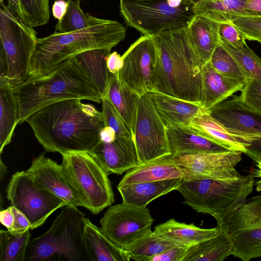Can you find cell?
I'll return each mask as SVG.
<instances>
[{"instance_id":"cell-1","label":"cell","mask_w":261,"mask_h":261,"mask_svg":"<svg viewBox=\"0 0 261 261\" xmlns=\"http://www.w3.org/2000/svg\"><path fill=\"white\" fill-rule=\"evenodd\" d=\"M81 99L56 102L28 117L39 143L47 152H85L90 153L100 141L105 127L102 112Z\"/></svg>"},{"instance_id":"cell-2","label":"cell","mask_w":261,"mask_h":261,"mask_svg":"<svg viewBox=\"0 0 261 261\" xmlns=\"http://www.w3.org/2000/svg\"><path fill=\"white\" fill-rule=\"evenodd\" d=\"M152 37L156 61L152 90L200 103L203 65L190 44L187 27L162 32Z\"/></svg>"},{"instance_id":"cell-3","label":"cell","mask_w":261,"mask_h":261,"mask_svg":"<svg viewBox=\"0 0 261 261\" xmlns=\"http://www.w3.org/2000/svg\"><path fill=\"white\" fill-rule=\"evenodd\" d=\"M13 89L19 103L20 123L38 110L60 101L81 99L100 103L102 100L75 56L47 74L27 78Z\"/></svg>"},{"instance_id":"cell-4","label":"cell","mask_w":261,"mask_h":261,"mask_svg":"<svg viewBox=\"0 0 261 261\" xmlns=\"http://www.w3.org/2000/svg\"><path fill=\"white\" fill-rule=\"evenodd\" d=\"M126 28L115 20L67 33L54 32L38 38L27 78L45 75L61 63L72 57L97 48L112 49L123 41Z\"/></svg>"},{"instance_id":"cell-5","label":"cell","mask_w":261,"mask_h":261,"mask_svg":"<svg viewBox=\"0 0 261 261\" xmlns=\"http://www.w3.org/2000/svg\"><path fill=\"white\" fill-rule=\"evenodd\" d=\"M86 219L77 207L63 206L48 230L30 239L25 260H88L83 243Z\"/></svg>"},{"instance_id":"cell-6","label":"cell","mask_w":261,"mask_h":261,"mask_svg":"<svg viewBox=\"0 0 261 261\" xmlns=\"http://www.w3.org/2000/svg\"><path fill=\"white\" fill-rule=\"evenodd\" d=\"M251 176L234 179H182L177 188L186 204L199 213L208 214L218 222L246 202L253 190Z\"/></svg>"},{"instance_id":"cell-7","label":"cell","mask_w":261,"mask_h":261,"mask_svg":"<svg viewBox=\"0 0 261 261\" xmlns=\"http://www.w3.org/2000/svg\"><path fill=\"white\" fill-rule=\"evenodd\" d=\"M0 39V76H5L12 87L19 85L28 76L38 40L36 32L1 4Z\"/></svg>"},{"instance_id":"cell-8","label":"cell","mask_w":261,"mask_h":261,"mask_svg":"<svg viewBox=\"0 0 261 261\" xmlns=\"http://www.w3.org/2000/svg\"><path fill=\"white\" fill-rule=\"evenodd\" d=\"M68 180L76 191L83 207L96 215L114 203L108 175L88 152L62 155L61 164Z\"/></svg>"},{"instance_id":"cell-9","label":"cell","mask_w":261,"mask_h":261,"mask_svg":"<svg viewBox=\"0 0 261 261\" xmlns=\"http://www.w3.org/2000/svg\"><path fill=\"white\" fill-rule=\"evenodd\" d=\"M195 2L184 1L172 7L167 0L129 2L120 0V12L126 24L144 35L187 27L195 14Z\"/></svg>"},{"instance_id":"cell-10","label":"cell","mask_w":261,"mask_h":261,"mask_svg":"<svg viewBox=\"0 0 261 261\" xmlns=\"http://www.w3.org/2000/svg\"><path fill=\"white\" fill-rule=\"evenodd\" d=\"M6 193L11 205L28 218L31 230L42 225L52 213L67 205L51 192L38 186L26 171L12 176Z\"/></svg>"},{"instance_id":"cell-11","label":"cell","mask_w":261,"mask_h":261,"mask_svg":"<svg viewBox=\"0 0 261 261\" xmlns=\"http://www.w3.org/2000/svg\"><path fill=\"white\" fill-rule=\"evenodd\" d=\"M134 141L140 165L171 155L167 126L147 93L140 98Z\"/></svg>"},{"instance_id":"cell-12","label":"cell","mask_w":261,"mask_h":261,"mask_svg":"<svg viewBox=\"0 0 261 261\" xmlns=\"http://www.w3.org/2000/svg\"><path fill=\"white\" fill-rule=\"evenodd\" d=\"M211 116L250 145L246 154L256 163L261 161V114L241 100L239 96L219 103L207 110Z\"/></svg>"},{"instance_id":"cell-13","label":"cell","mask_w":261,"mask_h":261,"mask_svg":"<svg viewBox=\"0 0 261 261\" xmlns=\"http://www.w3.org/2000/svg\"><path fill=\"white\" fill-rule=\"evenodd\" d=\"M149 210L122 202L111 205L100 220L101 232L121 249L150 231Z\"/></svg>"},{"instance_id":"cell-14","label":"cell","mask_w":261,"mask_h":261,"mask_svg":"<svg viewBox=\"0 0 261 261\" xmlns=\"http://www.w3.org/2000/svg\"><path fill=\"white\" fill-rule=\"evenodd\" d=\"M123 65L117 77L140 96L152 90V80L156 61L152 36L143 35L122 55Z\"/></svg>"},{"instance_id":"cell-15","label":"cell","mask_w":261,"mask_h":261,"mask_svg":"<svg viewBox=\"0 0 261 261\" xmlns=\"http://www.w3.org/2000/svg\"><path fill=\"white\" fill-rule=\"evenodd\" d=\"M242 152L229 150L173 156L175 163L182 170L184 179H234L242 176L235 169L242 159Z\"/></svg>"},{"instance_id":"cell-16","label":"cell","mask_w":261,"mask_h":261,"mask_svg":"<svg viewBox=\"0 0 261 261\" xmlns=\"http://www.w3.org/2000/svg\"><path fill=\"white\" fill-rule=\"evenodd\" d=\"M26 172L38 186L51 192L67 205L83 207V202L66 176L61 165L46 157L44 153L32 161Z\"/></svg>"},{"instance_id":"cell-17","label":"cell","mask_w":261,"mask_h":261,"mask_svg":"<svg viewBox=\"0 0 261 261\" xmlns=\"http://www.w3.org/2000/svg\"><path fill=\"white\" fill-rule=\"evenodd\" d=\"M90 154L108 175H121L140 165L133 138L116 136L110 143L100 141Z\"/></svg>"},{"instance_id":"cell-18","label":"cell","mask_w":261,"mask_h":261,"mask_svg":"<svg viewBox=\"0 0 261 261\" xmlns=\"http://www.w3.org/2000/svg\"><path fill=\"white\" fill-rule=\"evenodd\" d=\"M244 85L243 80L227 76L218 72L209 61L202 66L200 104L208 110L241 91Z\"/></svg>"},{"instance_id":"cell-19","label":"cell","mask_w":261,"mask_h":261,"mask_svg":"<svg viewBox=\"0 0 261 261\" xmlns=\"http://www.w3.org/2000/svg\"><path fill=\"white\" fill-rule=\"evenodd\" d=\"M147 93L166 126H188L195 116L207 110L199 102L186 100L155 90Z\"/></svg>"},{"instance_id":"cell-20","label":"cell","mask_w":261,"mask_h":261,"mask_svg":"<svg viewBox=\"0 0 261 261\" xmlns=\"http://www.w3.org/2000/svg\"><path fill=\"white\" fill-rule=\"evenodd\" d=\"M167 134L173 156L230 150L188 126H167Z\"/></svg>"},{"instance_id":"cell-21","label":"cell","mask_w":261,"mask_h":261,"mask_svg":"<svg viewBox=\"0 0 261 261\" xmlns=\"http://www.w3.org/2000/svg\"><path fill=\"white\" fill-rule=\"evenodd\" d=\"M220 23L201 15H195L187 26L190 44L202 65L208 62L219 44Z\"/></svg>"},{"instance_id":"cell-22","label":"cell","mask_w":261,"mask_h":261,"mask_svg":"<svg viewBox=\"0 0 261 261\" xmlns=\"http://www.w3.org/2000/svg\"><path fill=\"white\" fill-rule=\"evenodd\" d=\"M182 178L161 181L118 185L117 188L122 202L140 207H146L151 201L176 190Z\"/></svg>"},{"instance_id":"cell-23","label":"cell","mask_w":261,"mask_h":261,"mask_svg":"<svg viewBox=\"0 0 261 261\" xmlns=\"http://www.w3.org/2000/svg\"><path fill=\"white\" fill-rule=\"evenodd\" d=\"M184 177L183 171L173 161L170 155L128 170L118 185L184 179Z\"/></svg>"},{"instance_id":"cell-24","label":"cell","mask_w":261,"mask_h":261,"mask_svg":"<svg viewBox=\"0 0 261 261\" xmlns=\"http://www.w3.org/2000/svg\"><path fill=\"white\" fill-rule=\"evenodd\" d=\"M83 243L90 261H129L125 251L116 245L87 218L83 232Z\"/></svg>"},{"instance_id":"cell-25","label":"cell","mask_w":261,"mask_h":261,"mask_svg":"<svg viewBox=\"0 0 261 261\" xmlns=\"http://www.w3.org/2000/svg\"><path fill=\"white\" fill-rule=\"evenodd\" d=\"M193 131L219 143L230 150L246 153L250 146L210 115L207 110L198 114L188 126Z\"/></svg>"},{"instance_id":"cell-26","label":"cell","mask_w":261,"mask_h":261,"mask_svg":"<svg viewBox=\"0 0 261 261\" xmlns=\"http://www.w3.org/2000/svg\"><path fill=\"white\" fill-rule=\"evenodd\" d=\"M111 50L108 48H97L85 51L75 56L102 99L109 91L113 75L109 72L107 64V59Z\"/></svg>"},{"instance_id":"cell-27","label":"cell","mask_w":261,"mask_h":261,"mask_svg":"<svg viewBox=\"0 0 261 261\" xmlns=\"http://www.w3.org/2000/svg\"><path fill=\"white\" fill-rule=\"evenodd\" d=\"M153 231L164 239L190 247L216 236L220 230L217 227L201 228L193 223H181L171 219L156 226Z\"/></svg>"},{"instance_id":"cell-28","label":"cell","mask_w":261,"mask_h":261,"mask_svg":"<svg viewBox=\"0 0 261 261\" xmlns=\"http://www.w3.org/2000/svg\"><path fill=\"white\" fill-rule=\"evenodd\" d=\"M20 121L19 107L13 87L0 76V153L11 141L14 130Z\"/></svg>"},{"instance_id":"cell-29","label":"cell","mask_w":261,"mask_h":261,"mask_svg":"<svg viewBox=\"0 0 261 261\" xmlns=\"http://www.w3.org/2000/svg\"><path fill=\"white\" fill-rule=\"evenodd\" d=\"M108 98L129 129L134 139L140 96L113 74Z\"/></svg>"},{"instance_id":"cell-30","label":"cell","mask_w":261,"mask_h":261,"mask_svg":"<svg viewBox=\"0 0 261 261\" xmlns=\"http://www.w3.org/2000/svg\"><path fill=\"white\" fill-rule=\"evenodd\" d=\"M232 252L229 236L220 230L216 236L189 247L182 261H222Z\"/></svg>"},{"instance_id":"cell-31","label":"cell","mask_w":261,"mask_h":261,"mask_svg":"<svg viewBox=\"0 0 261 261\" xmlns=\"http://www.w3.org/2000/svg\"><path fill=\"white\" fill-rule=\"evenodd\" d=\"M217 222V227L228 235L238 230L261 226V194L251 198L234 212Z\"/></svg>"},{"instance_id":"cell-32","label":"cell","mask_w":261,"mask_h":261,"mask_svg":"<svg viewBox=\"0 0 261 261\" xmlns=\"http://www.w3.org/2000/svg\"><path fill=\"white\" fill-rule=\"evenodd\" d=\"M247 0H197L194 5L195 14L201 15L220 23L230 22L247 16Z\"/></svg>"},{"instance_id":"cell-33","label":"cell","mask_w":261,"mask_h":261,"mask_svg":"<svg viewBox=\"0 0 261 261\" xmlns=\"http://www.w3.org/2000/svg\"><path fill=\"white\" fill-rule=\"evenodd\" d=\"M178 244L156 235L151 230L123 249L129 260L151 261V258Z\"/></svg>"},{"instance_id":"cell-34","label":"cell","mask_w":261,"mask_h":261,"mask_svg":"<svg viewBox=\"0 0 261 261\" xmlns=\"http://www.w3.org/2000/svg\"><path fill=\"white\" fill-rule=\"evenodd\" d=\"M228 236L234 256L243 261L261 257V226L238 230Z\"/></svg>"},{"instance_id":"cell-35","label":"cell","mask_w":261,"mask_h":261,"mask_svg":"<svg viewBox=\"0 0 261 261\" xmlns=\"http://www.w3.org/2000/svg\"><path fill=\"white\" fill-rule=\"evenodd\" d=\"M219 43L237 62L245 76V82L248 79L261 82V59L246 43L241 47H234L220 37Z\"/></svg>"},{"instance_id":"cell-36","label":"cell","mask_w":261,"mask_h":261,"mask_svg":"<svg viewBox=\"0 0 261 261\" xmlns=\"http://www.w3.org/2000/svg\"><path fill=\"white\" fill-rule=\"evenodd\" d=\"M68 1L67 12L63 17L58 21L55 32L64 34L79 31L104 23L107 20L85 13L79 3L73 0Z\"/></svg>"},{"instance_id":"cell-37","label":"cell","mask_w":261,"mask_h":261,"mask_svg":"<svg viewBox=\"0 0 261 261\" xmlns=\"http://www.w3.org/2000/svg\"><path fill=\"white\" fill-rule=\"evenodd\" d=\"M30 230L22 234H15L8 229L0 230L1 261L25 260L31 237Z\"/></svg>"},{"instance_id":"cell-38","label":"cell","mask_w":261,"mask_h":261,"mask_svg":"<svg viewBox=\"0 0 261 261\" xmlns=\"http://www.w3.org/2000/svg\"><path fill=\"white\" fill-rule=\"evenodd\" d=\"M50 0H18L21 20L33 28L47 23L50 18Z\"/></svg>"},{"instance_id":"cell-39","label":"cell","mask_w":261,"mask_h":261,"mask_svg":"<svg viewBox=\"0 0 261 261\" xmlns=\"http://www.w3.org/2000/svg\"><path fill=\"white\" fill-rule=\"evenodd\" d=\"M213 67L221 74L242 79L245 76L236 61L219 43L210 60Z\"/></svg>"},{"instance_id":"cell-40","label":"cell","mask_w":261,"mask_h":261,"mask_svg":"<svg viewBox=\"0 0 261 261\" xmlns=\"http://www.w3.org/2000/svg\"><path fill=\"white\" fill-rule=\"evenodd\" d=\"M101 103L105 126L113 128L116 136L134 138L124 121L107 97L103 98Z\"/></svg>"},{"instance_id":"cell-41","label":"cell","mask_w":261,"mask_h":261,"mask_svg":"<svg viewBox=\"0 0 261 261\" xmlns=\"http://www.w3.org/2000/svg\"><path fill=\"white\" fill-rule=\"evenodd\" d=\"M230 23L240 30L246 40L261 43V16H243Z\"/></svg>"},{"instance_id":"cell-42","label":"cell","mask_w":261,"mask_h":261,"mask_svg":"<svg viewBox=\"0 0 261 261\" xmlns=\"http://www.w3.org/2000/svg\"><path fill=\"white\" fill-rule=\"evenodd\" d=\"M239 97L243 103L261 114V82L248 79Z\"/></svg>"},{"instance_id":"cell-43","label":"cell","mask_w":261,"mask_h":261,"mask_svg":"<svg viewBox=\"0 0 261 261\" xmlns=\"http://www.w3.org/2000/svg\"><path fill=\"white\" fill-rule=\"evenodd\" d=\"M219 37L234 47H240L245 43V39L242 33L230 22L220 23Z\"/></svg>"},{"instance_id":"cell-44","label":"cell","mask_w":261,"mask_h":261,"mask_svg":"<svg viewBox=\"0 0 261 261\" xmlns=\"http://www.w3.org/2000/svg\"><path fill=\"white\" fill-rule=\"evenodd\" d=\"M189 247L177 245L153 256L151 261H182Z\"/></svg>"},{"instance_id":"cell-45","label":"cell","mask_w":261,"mask_h":261,"mask_svg":"<svg viewBox=\"0 0 261 261\" xmlns=\"http://www.w3.org/2000/svg\"><path fill=\"white\" fill-rule=\"evenodd\" d=\"M11 206L15 219L13 225L8 230L14 234H20L31 230V224L28 218L15 207Z\"/></svg>"},{"instance_id":"cell-46","label":"cell","mask_w":261,"mask_h":261,"mask_svg":"<svg viewBox=\"0 0 261 261\" xmlns=\"http://www.w3.org/2000/svg\"><path fill=\"white\" fill-rule=\"evenodd\" d=\"M107 64L109 72L117 76L123 65L122 56L117 51L110 53L107 59Z\"/></svg>"},{"instance_id":"cell-47","label":"cell","mask_w":261,"mask_h":261,"mask_svg":"<svg viewBox=\"0 0 261 261\" xmlns=\"http://www.w3.org/2000/svg\"><path fill=\"white\" fill-rule=\"evenodd\" d=\"M69 6V1L56 0L54 3L51 12L53 17L58 20H60L66 14Z\"/></svg>"},{"instance_id":"cell-48","label":"cell","mask_w":261,"mask_h":261,"mask_svg":"<svg viewBox=\"0 0 261 261\" xmlns=\"http://www.w3.org/2000/svg\"><path fill=\"white\" fill-rule=\"evenodd\" d=\"M14 215L12 212L11 206L6 209L1 210L0 212V221L2 225L5 226L7 229H9L14 222Z\"/></svg>"},{"instance_id":"cell-49","label":"cell","mask_w":261,"mask_h":261,"mask_svg":"<svg viewBox=\"0 0 261 261\" xmlns=\"http://www.w3.org/2000/svg\"><path fill=\"white\" fill-rule=\"evenodd\" d=\"M245 11L247 16H261V0H247Z\"/></svg>"},{"instance_id":"cell-50","label":"cell","mask_w":261,"mask_h":261,"mask_svg":"<svg viewBox=\"0 0 261 261\" xmlns=\"http://www.w3.org/2000/svg\"><path fill=\"white\" fill-rule=\"evenodd\" d=\"M116 138V134L113 128L110 126L105 127L100 132V141L105 143H110Z\"/></svg>"},{"instance_id":"cell-51","label":"cell","mask_w":261,"mask_h":261,"mask_svg":"<svg viewBox=\"0 0 261 261\" xmlns=\"http://www.w3.org/2000/svg\"><path fill=\"white\" fill-rule=\"evenodd\" d=\"M0 169H1V179H3V177L7 172V169L6 166L3 164L2 159H1L0 162Z\"/></svg>"},{"instance_id":"cell-52","label":"cell","mask_w":261,"mask_h":261,"mask_svg":"<svg viewBox=\"0 0 261 261\" xmlns=\"http://www.w3.org/2000/svg\"><path fill=\"white\" fill-rule=\"evenodd\" d=\"M185 0H167L168 3L172 7L179 6Z\"/></svg>"},{"instance_id":"cell-53","label":"cell","mask_w":261,"mask_h":261,"mask_svg":"<svg viewBox=\"0 0 261 261\" xmlns=\"http://www.w3.org/2000/svg\"><path fill=\"white\" fill-rule=\"evenodd\" d=\"M258 169L256 171V176L261 178V161L257 163ZM258 185L261 186V179L257 182Z\"/></svg>"},{"instance_id":"cell-54","label":"cell","mask_w":261,"mask_h":261,"mask_svg":"<svg viewBox=\"0 0 261 261\" xmlns=\"http://www.w3.org/2000/svg\"><path fill=\"white\" fill-rule=\"evenodd\" d=\"M121 1L129 2H149V1H155V0H121Z\"/></svg>"},{"instance_id":"cell-55","label":"cell","mask_w":261,"mask_h":261,"mask_svg":"<svg viewBox=\"0 0 261 261\" xmlns=\"http://www.w3.org/2000/svg\"><path fill=\"white\" fill-rule=\"evenodd\" d=\"M76 2H77V3H79L82 1V0H75Z\"/></svg>"},{"instance_id":"cell-56","label":"cell","mask_w":261,"mask_h":261,"mask_svg":"<svg viewBox=\"0 0 261 261\" xmlns=\"http://www.w3.org/2000/svg\"><path fill=\"white\" fill-rule=\"evenodd\" d=\"M185 1H192V2H196V1H195V0H185ZM197 1V0H196V1Z\"/></svg>"}]
</instances>
